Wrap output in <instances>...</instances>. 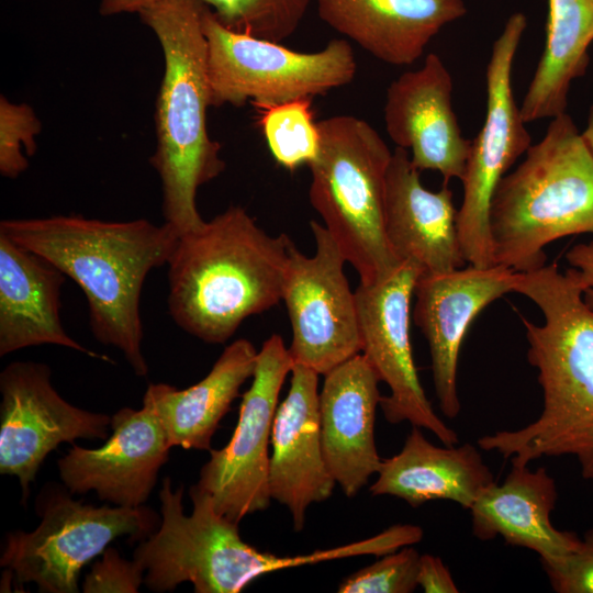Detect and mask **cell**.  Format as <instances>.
Instances as JSON below:
<instances>
[{"label":"cell","instance_id":"484cf974","mask_svg":"<svg viewBox=\"0 0 593 593\" xmlns=\"http://www.w3.org/2000/svg\"><path fill=\"white\" fill-rule=\"evenodd\" d=\"M593 0H548L545 47L521 104L526 123L566 112L572 81L585 75Z\"/></svg>","mask_w":593,"mask_h":593},{"label":"cell","instance_id":"7a4b0ae2","mask_svg":"<svg viewBox=\"0 0 593 593\" xmlns=\"http://www.w3.org/2000/svg\"><path fill=\"white\" fill-rule=\"evenodd\" d=\"M0 234L76 282L86 295L94 338L121 350L136 376L147 374L141 292L148 272L167 265L180 236L176 228L145 219L109 222L55 215L2 220Z\"/></svg>","mask_w":593,"mask_h":593},{"label":"cell","instance_id":"5bb4252c","mask_svg":"<svg viewBox=\"0 0 593 593\" xmlns=\"http://www.w3.org/2000/svg\"><path fill=\"white\" fill-rule=\"evenodd\" d=\"M0 472L18 477L23 503L43 460L59 444L108 438L111 417L65 401L45 363L8 365L0 373Z\"/></svg>","mask_w":593,"mask_h":593},{"label":"cell","instance_id":"9c48e42d","mask_svg":"<svg viewBox=\"0 0 593 593\" xmlns=\"http://www.w3.org/2000/svg\"><path fill=\"white\" fill-rule=\"evenodd\" d=\"M41 524L31 533H10L0 566L18 585L35 583L41 592L77 593L83 566L123 535L142 540L158 526L148 508L82 504L64 491H44L37 500Z\"/></svg>","mask_w":593,"mask_h":593},{"label":"cell","instance_id":"d6986e66","mask_svg":"<svg viewBox=\"0 0 593 593\" xmlns=\"http://www.w3.org/2000/svg\"><path fill=\"white\" fill-rule=\"evenodd\" d=\"M380 380L360 353L324 374L318 394L322 449L326 466L346 496L356 495L378 472L374 439Z\"/></svg>","mask_w":593,"mask_h":593},{"label":"cell","instance_id":"52a82bcc","mask_svg":"<svg viewBox=\"0 0 593 593\" xmlns=\"http://www.w3.org/2000/svg\"><path fill=\"white\" fill-rule=\"evenodd\" d=\"M320 147L307 165L310 202L360 283L387 279L401 262L385 235V179L392 152L365 120L334 115L317 122Z\"/></svg>","mask_w":593,"mask_h":593},{"label":"cell","instance_id":"4dcf8cb0","mask_svg":"<svg viewBox=\"0 0 593 593\" xmlns=\"http://www.w3.org/2000/svg\"><path fill=\"white\" fill-rule=\"evenodd\" d=\"M553 591L593 593V528L567 555L541 562Z\"/></svg>","mask_w":593,"mask_h":593},{"label":"cell","instance_id":"8fae6325","mask_svg":"<svg viewBox=\"0 0 593 593\" xmlns=\"http://www.w3.org/2000/svg\"><path fill=\"white\" fill-rule=\"evenodd\" d=\"M314 256L292 244L282 301L291 322L294 363L320 376L361 353L355 291L344 273L346 259L323 224L310 222Z\"/></svg>","mask_w":593,"mask_h":593},{"label":"cell","instance_id":"5b68a950","mask_svg":"<svg viewBox=\"0 0 593 593\" xmlns=\"http://www.w3.org/2000/svg\"><path fill=\"white\" fill-rule=\"evenodd\" d=\"M494 264L516 272L546 265L551 242L593 234V155L566 112L500 181L489 211Z\"/></svg>","mask_w":593,"mask_h":593},{"label":"cell","instance_id":"cb8c5ba5","mask_svg":"<svg viewBox=\"0 0 593 593\" xmlns=\"http://www.w3.org/2000/svg\"><path fill=\"white\" fill-rule=\"evenodd\" d=\"M372 495H392L412 507L446 500L470 510L493 474L471 444L439 447L413 426L396 455L382 459Z\"/></svg>","mask_w":593,"mask_h":593},{"label":"cell","instance_id":"6da1fadb","mask_svg":"<svg viewBox=\"0 0 593 593\" xmlns=\"http://www.w3.org/2000/svg\"><path fill=\"white\" fill-rule=\"evenodd\" d=\"M541 311L544 323L522 318L528 362L542 390L539 416L519 429L478 439L481 449L528 465L542 457H574L593 481V311L573 268L556 264L518 272L515 291Z\"/></svg>","mask_w":593,"mask_h":593},{"label":"cell","instance_id":"8992f818","mask_svg":"<svg viewBox=\"0 0 593 593\" xmlns=\"http://www.w3.org/2000/svg\"><path fill=\"white\" fill-rule=\"evenodd\" d=\"M182 496L183 486L174 491L165 478L159 491L161 524L134 551L133 559L146 571L144 583L154 592L191 582L197 593H238L266 573L359 552L356 542L299 556L262 552L242 539L238 524L220 515L208 493L191 486L189 516Z\"/></svg>","mask_w":593,"mask_h":593},{"label":"cell","instance_id":"83f0119b","mask_svg":"<svg viewBox=\"0 0 593 593\" xmlns=\"http://www.w3.org/2000/svg\"><path fill=\"white\" fill-rule=\"evenodd\" d=\"M227 29L281 43L306 14L311 0H202Z\"/></svg>","mask_w":593,"mask_h":593},{"label":"cell","instance_id":"f546056e","mask_svg":"<svg viewBox=\"0 0 593 593\" xmlns=\"http://www.w3.org/2000/svg\"><path fill=\"white\" fill-rule=\"evenodd\" d=\"M41 122L33 109L25 104L0 99V172L16 178L29 166L22 152L31 156L36 148L35 136L41 132Z\"/></svg>","mask_w":593,"mask_h":593},{"label":"cell","instance_id":"603a6c76","mask_svg":"<svg viewBox=\"0 0 593 593\" xmlns=\"http://www.w3.org/2000/svg\"><path fill=\"white\" fill-rule=\"evenodd\" d=\"M512 462L500 484L492 482L469 510L472 534L480 540L501 536L510 546L539 555L541 562L556 560L579 544L577 534L557 529L550 514L557 502V486L547 469Z\"/></svg>","mask_w":593,"mask_h":593},{"label":"cell","instance_id":"836d02e7","mask_svg":"<svg viewBox=\"0 0 593 593\" xmlns=\"http://www.w3.org/2000/svg\"><path fill=\"white\" fill-rule=\"evenodd\" d=\"M566 258L577 271L584 302L593 311V240L573 246Z\"/></svg>","mask_w":593,"mask_h":593},{"label":"cell","instance_id":"2e32d148","mask_svg":"<svg viewBox=\"0 0 593 593\" xmlns=\"http://www.w3.org/2000/svg\"><path fill=\"white\" fill-rule=\"evenodd\" d=\"M452 78L441 60L429 53L423 65L394 79L383 108L385 131L396 147L409 152L419 170L438 171L448 184L461 181L471 147L452 109Z\"/></svg>","mask_w":593,"mask_h":593},{"label":"cell","instance_id":"30bf717a","mask_svg":"<svg viewBox=\"0 0 593 593\" xmlns=\"http://www.w3.org/2000/svg\"><path fill=\"white\" fill-rule=\"evenodd\" d=\"M526 26V16L515 12L493 43L485 72V118L471 141L461 179L458 235L467 264L477 267L495 265L489 231L490 204L500 181L532 145L512 87L513 63Z\"/></svg>","mask_w":593,"mask_h":593},{"label":"cell","instance_id":"1f68e13d","mask_svg":"<svg viewBox=\"0 0 593 593\" xmlns=\"http://www.w3.org/2000/svg\"><path fill=\"white\" fill-rule=\"evenodd\" d=\"M143 569L133 559H123L114 548H107L86 575L85 593H135L144 582Z\"/></svg>","mask_w":593,"mask_h":593},{"label":"cell","instance_id":"4fadbf2b","mask_svg":"<svg viewBox=\"0 0 593 593\" xmlns=\"http://www.w3.org/2000/svg\"><path fill=\"white\" fill-rule=\"evenodd\" d=\"M422 273L403 261L384 280L355 290L361 354L390 389L380 407L391 424L410 422L432 432L443 445H457L458 434L436 414L419 381L410 336L411 301Z\"/></svg>","mask_w":593,"mask_h":593},{"label":"cell","instance_id":"4316f807","mask_svg":"<svg viewBox=\"0 0 593 593\" xmlns=\"http://www.w3.org/2000/svg\"><path fill=\"white\" fill-rule=\"evenodd\" d=\"M259 124L275 160L289 170L309 165L320 147L310 99L259 109Z\"/></svg>","mask_w":593,"mask_h":593},{"label":"cell","instance_id":"3957f363","mask_svg":"<svg viewBox=\"0 0 593 593\" xmlns=\"http://www.w3.org/2000/svg\"><path fill=\"white\" fill-rule=\"evenodd\" d=\"M292 244L236 205L181 234L167 262L175 324L208 344L228 340L243 321L282 300Z\"/></svg>","mask_w":593,"mask_h":593},{"label":"cell","instance_id":"7c38bea8","mask_svg":"<svg viewBox=\"0 0 593 593\" xmlns=\"http://www.w3.org/2000/svg\"><path fill=\"white\" fill-rule=\"evenodd\" d=\"M294 361L278 334L266 339L257 354L251 385L242 395L237 425L230 441L210 449L197 484L211 496L214 510L239 523L266 510L269 492V444L278 398Z\"/></svg>","mask_w":593,"mask_h":593},{"label":"cell","instance_id":"277c9868","mask_svg":"<svg viewBox=\"0 0 593 593\" xmlns=\"http://www.w3.org/2000/svg\"><path fill=\"white\" fill-rule=\"evenodd\" d=\"M202 0H163L141 13L155 33L165 59L155 126L157 147L150 164L163 192V215L181 235L205 222L197 206L198 189L225 169L221 146L208 132L212 107Z\"/></svg>","mask_w":593,"mask_h":593},{"label":"cell","instance_id":"44dd1931","mask_svg":"<svg viewBox=\"0 0 593 593\" xmlns=\"http://www.w3.org/2000/svg\"><path fill=\"white\" fill-rule=\"evenodd\" d=\"M65 280L52 262L0 234V356L49 344L112 362L65 331L60 318Z\"/></svg>","mask_w":593,"mask_h":593},{"label":"cell","instance_id":"d6a6232c","mask_svg":"<svg viewBox=\"0 0 593 593\" xmlns=\"http://www.w3.org/2000/svg\"><path fill=\"white\" fill-rule=\"evenodd\" d=\"M417 585L425 593H458L459 589L443 560L429 553L421 555Z\"/></svg>","mask_w":593,"mask_h":593},{"label":"cell","instance_id":"e575fe53","mask_svg":"<svg viewBox=\"0 0 593 593\" xmlns=\"http://www.w3.org/2000/svg\"><path fill=\"white\" fill-rule=\"evenodd\" d=\"M163 0H102L100 13L102 15H114L120 13H141L143 10Z\"/></svg>","mask_w":593,"mask_h":593},{"label":"cell","instance_id":"f1b7e54d","mask_svg":"<svg viewBox=\"0 0 593 593\" xmlns=\"http://www.w3.org/2000/svg\"><path fill=\"white\" fill-rule=\"evenodd\" d=\"M421 555L411 546L384 555L380 560L345 578L339 593H411L417 585Z\"/></svg>","mask_w":593,"mask_h":593},{"label":"cell","instance_id":"7402d4cb","mask_svg":"<svg viewBox=\"0 0 593 593\" xmlns=\"http://www.w3.org/2000/svg\"><path fill=\"white\" fill-rule=\"evenodd\" d=\"M317 13L374 58L400 67L419 59L467 7L463 0H317Z\"/></svg>","mask_w":593,"mask_h":593},{"label":"cell","instance_id":"e0dca14e","mask_svg":"<svg viewBox=\"0 0 593 593\" xmlns=\"http://www.w3.org/2000/svg\"><path fill=\"white\" fill-rule=\"evenodd\" d=\"M112 435L96 449L74 445L58 461L70 493L96 491L101 500L138 507L155 486L171 448L155 412L123 407L111 416Z\"/></svg>","mask_w":593,"mask_h":593},{"label":"cell","instance_id":"ffe728a7","mask_svg":"<svg viewBox=\"0 0 593 593\" xmlns=\"http://www.w3.org/2000/svg\"><path fill=\"white\" fill-rule=\"evenodd\" d=\"M406 149L395 147L387 172L384 226L389 246L400 262L414 261L421 275L462 268L452 191L425 188Z\"/></svg>","mask_w":593,"mask_h":593},{"label":"cell","instance_id":"ba28073f","mask_svg":"<svg viewBox=\"0 0 593 593\" xmlns=\"http://www.w3.org/2000/svg\"><path fill=\"white\" fill-rule=\"evenodd\" d=\"M203 31L212 107L262 109L310 99L346 86L357 64L348 41L335 38L317 52H296L281 43L227 29L206 7Z\"/></svg>","mask_w":593,"mask_h":593},{"label":"cell","instance_id":"d4e9b609","mask_svg":"<svg viewBox=\"0 0 593 593\" xmlns=\"http://www.w3.org/2000/svg\"><path fill=\"white\" fill-rule=\"evenodd\" d=\"M257 354L249 340L239 338L225 347L198 383L183 390L166 383L148 385L143 404L158 416L171 447L211 449L221 419L254 376Z\"/></svg>","mask_w":593,"mask_h":593},{"label":"cell","instance_id":"d590c367","mask_svg":"<svg viewBox=\"0 0 593 593\" xmlns=\"http://www.w3.org/2000/svg\"><path fill=\"white\" fill-rule=\"evenodd\" d=\"M581 133L585 144L593 155V103L589 111L586 126Z\"/></svg>","mask_w":593,"mask_h":593},{"label":"cell","instance_id":"ac0fdd59","mask_svg":"<svg viewBox=\"0 0 593 593\" xmlns=\"http://www.w3.org/2000/svg\"><path fill=\"white\" fill-rule=\"evenodd\" d=\"M318 377L294 363L288 394L272 424L269 492L288 507L295 532L303 529L307 507L327 500L336 484L322 449Z\"/></svg>","mask_w":593,"mask_h":593},{"label":"cell","instance_id":"9a60e30c","mask_svg":"<svg viewBox=\"0 0 593 593\" xmlns=\"http://www.w3.org/2000/svg\"><path fill=\"white\" fill-rule=\"evenodd\" d=\"M517 273L501 265H469L421 275L416 282L413 318L427 340L436 398L448 418L460 413L457 374L466 334L483 309L515 291Z\"/></svg>","mask_w":593,"mask_h":593}]
</instances>
